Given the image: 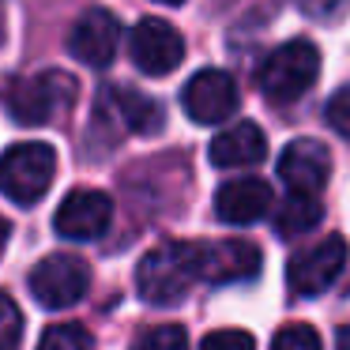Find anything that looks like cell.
Returning <instances> with one entry per match:
<instances>
[{
	"label": "cell",
	"mask_w": 350,
	"mask_h": 350,
	"mask_svg": "<svg viewBox=\"0 0 350 350\" xmlns=\"http://www.w3.org/2000/svg\"><path fill=\"white\" fill-rule=\"evenodd\" d=\"M196 282L192 241H166L151 249L136 267V290L147 305H177Z\"/></svg>",
	"instance_id": "6da1fadb"
},
{
	"label": "cell",
	"mask_w": 350,
	"mask_h": 350,
	"mask_svg": "<svg viewBox=\"0 0 350 350\" xmlns=\"http://www.w3.org/2000/svg\"><path fill=\"white\" fill-rule=\"evenodd\" d=\"M320 76V49L312 42L297 38V42H286V46L271 49L267 61L260 64L256 72V87L267 102H297Z\"/></svg>",
	"instance_id": "7a4b0ae2"
},
{
	"label": "cell",
	"mask_w": 350,
	"mask_h": 350,
	"mask_svg": "<svg viewBox=\"0 0 350 350\" xmlns=\"http://www.w3.org/2000/svg\"><path fill=\"white\" fill-rule=\"evenodd\" d=\"M57 177V151L49 144H16L0 154V192L19 207L38 204Z\"/></svg>",
	"instance_id": "3957f363"
},
{
	"label": "cell",
	"mask_w": 350,
	"mask_h": 350,
	"mask_svg": "<svg viewBox=\"0 0 350 350\" xmlns=\"http://www.w3.org/2000/svg\"><path fill=\"white\" fill-rule=\"evenodd\" d=\"M76 98V83L64 72H34V76H19L4 91V106H8L12 121L19 124H46L61 113L68 102Z\"/></svg>",
	"instance_id": "277c9868"
},
{
	"label": "cell",
	"mask_w": 350,
	"mask_h": 350,
	"mask_svg": "<svg viewBox=\"0 0 350 350\" xmlns=\"http://www.w3.org/2000/svg\"><path fill=\"white\" fill-rule=\"evenodd\" d=\"M31 294L42 309H72L91 290V267L72 252H53L31 271Z\"/></svg>",
	"instance_id": "5b68a950"
},
{
	"label": "cell",
	"mask_w": 350,
	"mask_h": 350,
	"mask_svg": "<svg viewBox=\"0 0 350 350\" xmlns=\"http://www.w3.org/2000/svg\"><path fill=\"white\" fill-rule=\"evenodd\" d=\"M192 267L196 282H245L260 271V249L245 237H222V241H192Z\"/></svg>",
	"instance_id": "8992f818"
},
{
	"label": "cell",
	"mask_w": 350,
	"mask_h": 350,
	"mask_svg": "<svg viewBox=\"0 0 350 350\" xmlns=\"http://www.w3.org/2000/svg\"><path fill=\"white\" fill-rule=\"evenodd\" d=\"M342 267H347V241H342L339 234H327L324 241L309 245V249H301L294 260L286 264V282L294 294L301 297H312L320 294V290H327L335 279L342 275Z\"/></svg>",
	"instance_id": "52a82bcc"
},
{
	"label": "cell",
	"mask_w": 350,
	"mask_h": 350,
	"mask_svg": "<svg viewBox=\"0 0 350 350\" xmlns=\"http://www.w3.org/2000/svg\"><path fill=\"white\" fill-rule=\"evenodd\" d=\"M113 200L102 189H72L53 215V230L68 241H94L109 230Z\"/></svg>",
	"instance_id": "ba28073f"
},
{
	"label": "cell",
	"mask_w": 350,
	"mask_h": 350,
	"mask_svg": "<svg viewBox=\"0 0 350 350\" xmlns=\"http://www.w3.org/2000/svg\"><path fill=\"white\" fill-rule=\"evenodd\" d=\"M181 106L196 124H222L237 109V83L230 72L204 68L185 83Z\"/></svg>",
	"instance_id": "9c48e42d"
},
{
	"label": "cell",
	"mask_w": 350,
	"mask_h": 350,
	"mask_svg": "<svg viewBox=\"0 0 350 350\" xmlns=\"http://www.w3.org/2000/svg\"><path fill=\"white\" fill-rule=\"evenodd\" d=\"M185 61V38L162 19H139L132 31V64L144 76H170Z\"/></svg>",
	"instance_id": "30bf717a"
},
{
	"label": "cell",
	"mask_w": 350,
	"mask_h": 350,
	"mask_svg": "<svg viewBox=\"0 0 350 350\" xmlns=\"http://www.w3.org/2000/svg\"><path fill=\"white\" fill-rule=\"evenodd\" d=\"M117 42H121V23H117L113 12L91 8L79 16V23L68 34V53L76 57L87 68H106L117 53Z\"/></svg>",
	"instance_id": "8fae6325"
},
{
	"label": "cell",
	"mask_w": 350,
	"mask_h": 350,
	"mask_svg": "<svg viewBox=\"0 0 350 350\" xmlns=\"http://www.w3.org/2000/svg\"><path fill=\"white\" fill-rule=\"evenodd\" d=\"M332 174V154L320 139H294L279 154V177L290 185V192H309L317 196Z\"/></svg>",
	"instance_id": "7c38bea8"
},
{
	"label": "cell",
	"mask_w": 350,
	"mask_h": 350,
	"mask_svg": "<svg viewBox=\"0 0 350 350\" xmlns=\"http://www.w3.org/2000/svg\"><path fill=\"white\" fill-rule=\"evenodd\" d=\"M271 207V185L260 177H237L215 192V215L230 226H249L260 222Z\"/></svg>",
	"instance_id": "4fadbf2b"
},
{
	"label": "cell",
	"mask_w": 350,
	"mask_h": 350,
	"mask_svg": "<svg viewBox=\"0 0 350 350\" xmlns=\"http://www.w3.org/2000/svg\"><path fill=\"white\" fill-rule=\"evenodd\" d=\"M207 154H211V162H215L219 170L256 166V162L267 154V139H264V132H260L252 121H237V124L222 129L219 136L211 139Z\"/></svg>",
	"instance_id": "5bb4252c"
},
{
	"label": "cell",
	"mask_w": 350,
	"mask_h": 350,
	"mask_svg": "<svg viewBox=\"0 0 350 350\" xmlns=\"http://www.w3.org/2000/svg\"><path fill=\"white\" fill-rule=\"evenodd\" d=\"M109 98H113V106H117L121 124L129 132H136V136H154V132L166 124L162 106L154 98H147L144 91H136V87H113V91H109Z\"/></svg>",
	"instance_id": "9a60e30c"
},
{
	"label": "cell",
	"mask_w": 350,
	"mask_h": 350,
	"mask_svg": "<svg viewBox=\"0 0 350 350\" xmlns=\"http://www.w3.org/2000/svg\"><path fill=\"white\" fill-rule=\"evenodd\" d=\"M320 219H324V207H320L317 196H309V192H290L282 200L279 215H275V230L282 237H297V234H309L312 226H320Z\"/></svg>",
	"instance_id": "2e32d148"
},
{
	"label": "cell",
	"mask_w": 350,
	"mask_h": 350,
	"mask_svg": "<svg viewBox=\"0 0 350 350\" xmlns=\"http://www.w3.org/2000/svg\"><path fill=\"white\" fill-rule=\"evenodd\" d=\"M38 350H94V335L83 324H53L42 335Z\"/></svg>",
	"instance_id": "e0dca14e"
},
{
	"label": "cell",
	"mask_w": 350,
	"mask_h": 350,
	"mask_svg": "<svg viewBox=\"0 0 350 350\" xmlns=\"http://www.w3.org/2000/svg\"><path fill=\"white\" fill-rule=\"evenodd\" d=\"M271 350H324V342H320L317 327H309V324H286V327H279V332H275Z\"/></svg>",
	"instance_id": "ac0fdd59"
},
{
	"label": "cell",
	"mask_w": 350,
	"mask_h": 350,
	"mask_svg": "<svg viewBox=\"0 0 350 350\" xmlns=\"http://www.w3.org/2000/svg\"><path fill=\"white\" fill-rule=\"evenodd\" d=\"M23 335V312L8 294H0V350H16Z\"/></svg>",
	"instance_id": "d6986e66"
},
{
	"label": "cell",
	"mask_w": 350,
	"mask_h": 350,
	"mask_svg": "<svg viewBox=\"0 0 350 350\" xmlns=\"http://www.w3.org/2000/svg\"><path fill=\"white\" fill-rule=\"evenodd\" d=\"M136 350H189V335L177 324H162V327H151L136 342Z\"/></svg>",
	"instance_id": "ffe728a7"
},
{
	"label": "cell",
	"mask_w": 350,
	"mask_h": 350,
	"mask_svg": "<svg viewBox=\"0 0 350 350\" xmlns=\"http://www.w3.org/2000/svg\"><path fill=\"white\" fill-rule=\"evenodd\" d=\"M200 350H256V339L249 332H241V327H222V332L207 335L200 342Z\"/></svg>",
	"instance_id": "44dd1931"
},
{
	"label": "cell",
	"mask_w": 350,
	"mask_h": 350,
	"mask_svg": "<svg viewBox=\"0 0 350 350\" xmlns=\"http://www.w3.org/2000/svg\"><path fill=\"white\" fill-rule=\"evenodd\" d=\"M324 117H327V124H332L342 139H350V87H339V91L327 98Z\"/></svg>",
	"instance_id": "7402d4cb"
},
{
	"label": "cell",
	"mask_w": 350,
	"mask_h": 350,
	"mask_svg": "<svg viewBox=\"0 0 350 350\" xmlns=\"http://www.w3.org/2000/svg\"><path fill=\"white\" fill-rule=\"evenodd\" d=\"M350 0H297V8L305 12L309 19H317V23H332V19H339L342 12H347Z\"/></svg>",
	"instance_id": "603a6c76"
},
{
	"label": "cell",
	"mask_w": 350,
	"mask_h": 350,
	"mask_svg": "<svg viewBox=\"0 0 350 350\" xmlns=\"http://www.w3.org/2000/svg\"><path fill=\"white\" fill-rule=\"evenodd\" d=\"M335 350H350V327H339V335H335Z\"/></svg>",
	"instance_id": "cb8c5ba5"
},
{
	"label": "cell",
	"mask_w": 350,
	"mask_h": 350,
	"mask_svg": "<svg viewBox=\"0 0 350 350\" xmlns=\"http://www.w3.org/2000/svg\"><path fill=\"white\" fill-rule=\"evenodd\" d=\"M8 234H12V226L4 222V215H0V256H4V249H8Z\"/></svg>",
	"instance_id": "d4e9b609"
},
{
	"label": "cell",
	"mask_w": 350,
	"mask_h": 350,
	"mask_svg": "<svg viewBox=\"0 0 350 350\" xmlns=\"http://www.w3.org/2000/svg\"><path fill=\"white\" fill-rule=\"evenodd\" d=\"M0 46H4V12H0Z\"/></svg>",
	"instance_id": "484cf974"
},
{
	"label": "cell",
	"mask_w": 350,
	"mask_h": 350,
	"mask_svg": "<svg viewBox=\"0 0 350 350\" xmlns=\"http://www.w3.org/2000/svg\"><path fill=\"white\" fill-rule=\"evenodd\" d=\"M159 4H185V0H159Z\"/></svg>",
	"instance_id": "4316f807"
}]
</instances>
